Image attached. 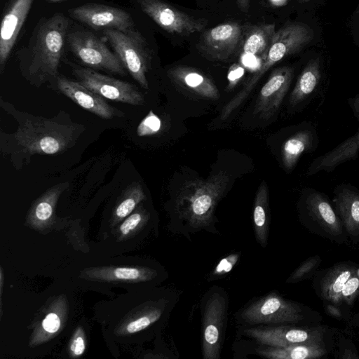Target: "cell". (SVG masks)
Segmentation results:
<instances>
[{
  "instance_id": "obj_11",
  "label": "cell",
  "mask_w": 359,
  "mask_h": 359,
  "mask_svg": "<svg viewBox=\"0 0 359 359\" xmlns=\"http://www.w3.org/2000/svg\"><path fill=\"white\" fill-rule=\"evenodd\" d=\"M250 324L294 323L302 318L300 307L285 300L276 293H271L257 300L241 313Z\"/></svg>"
},
{
  "instance_id": "obj_16",
  "label": "cell",
  "mask_w": 359,
  "mask_h": 359,
  "mask_svg": "<svg viewBox=\"0 0 359 359\" xmlns=\"http://www.w3.org/2000/svg\"><path fill=\"white\" fill-rule=\"evenodd\" d=\"M348 102L358 122L357 132L332 150L316 158L307 170L308 175L311 176L322 171L332 172L341 164L358 157L359 154V93L349 98Z\"/></svg>"
},
{
  "instance_id": "obj_15",
  "label": "cell",
  "mask_w": 359,
  "mask_h": 359,
  "mask_svg": "<svg viewBox=\"0 0 359 359\" xmlns=\"http://www.w3.org/2000/svg\"><path fill=\"white\" fill-rule=\"evenodd\" d=\"M245 333L261 344L282 347L298 344L320 343L323 330L321 327L279 326L250 328L245 330Z\"/></svg>"
},
{
  "instance_id": "obj_42",
  "label": "cell",
  "mask_w": 359,
  "mask_h": 359,
  "mask_svg": "<svg viewBox=\"0 0 359 359\" xmlns=\"http://www.w3.org/2000/svg\"><path fill=\"white\" fill-rule=\"evenodd\" d=\"M302 2H308V1H313V0H299Z\"/></svg>"
},
{
  "instance_id": "obj_1",
  "label": "cell",
  "mask_w": 359,
  "mask_h": 359,
  "mask_svg": "<svg viewBox=\"0 0 359 359\" xmlns=\"http://www.w3.org/2000/svg\"><path fill=\"white\" fill-rule=\"evenodd\" d=\"M69 27V19L61 13L39 20L27 45L16 53L20 72L30 83L40 86L58 76Z\"/></svg>"
},
{
  "instance_id": "obj_33",
  "label": "cell",
  "mask_w": 359,
  "mask_h": 359,
  "mask_svg": "<svg viewBox=\"0 0 359 359\" xmlns=\"http://www.w3.org/2000/svg\"><path fill=\"white\" fill-rule=\"evenodd\" d=\"M320 261V258L318 256L309 258L291 274L287 282L295 283L299 281L311 272L319 264Z\"/></svg>"
},
{
  "instance_id": "obj_3",
  "label": "cell",
  "mask_w": 359,
  "mask_h": 359,
  "mask_svg": "<svg viewBox=\"0 0 359 359\" xmlns=\"http://www.w3.org/2000/svg\"><path fill=\"white\" fill-rule=\"evenodd\" d=\"M313 36L311 28L299 22L287 24L276 32L259 69L246 81L242 89L223 107L219 119H227L246 100L259 80L270 68L286 56L299 52L312 41Z\"/></svg>"
},
{
  "instance_id": "obj_34",
  "label": "cell",
  "mask_w": 359,
  "mask_h": 359,
  "mask_svg": "<svg viewBox=\"0 0 359 359\" xmlns=\"http://www.w3.org/2000/svg\"><path fill=\"white\" fill-rule=\"evenodd\" d=\"M359 291V275L354 273L346 282L341 295V302L351 303Z\"/></svg>"
},
{
  "instance_id": "obj_26",
  "label": "cell",
  "mask_w": 359,
  "mask_h": 359,
  "mask_svg": "<svg viewBox=\"0 0 359 359\" xmlns=\"http://www.w3.org/2000/svg\"><path fill=\"white\" fill-rule=\"evenodd\" d=\"M258 353L273 359H313L325 354L320 343L298 344L286 346H270L260 349Z\"/></svg>"
},
{
  "instance_id": "obj_29",
  "label": "cell",
  "mask_w": 359,
  "mask_h": 359,
  "mask_svg": "<svg viewBox=\"0 0 359 359\" xmlns=\"http://www.w3.org/2000/svg\"><path fill=\"white\" fill-rule=\"evenodd\" d=\"M146 198L142 185L138 182L129 184L123 191L113 213V219L120 221L134 210L136 206Z\"/></svg>"
},
{
  "instance_id": "obj_20",
  "label": "cell",
  "mask_w": 359,
  "mask_h": 359,
  "mask_svg": "<svg viewBox=\"0 0 359 359\" xmlns=\"http://www.w3.org/2000/svg\"><path fill=\"white\" fill-rule=\"evenodd\" d=\"M332 201L348 233L358 236L359 191L350 184H340L334 190Z\"/></svg>"
},
{
  "instance_id": "obj_18",
  "label": "cell",
  "mask_w": 359,
  "mask_h": 359,
  "mask_svg": "<svg viewBox=\"0 0 359 359\" xmlns=\"http://www.w3.org/2000/svg\"><path fill=\"white\" fill-rule=\"evenodd\" d=\"M319 138L312 123L299 125L281 145V161L287 172L292 171L304 154L312 153L318 147Z\"/></svg>"
},
{
  "instance_id": "obj_32",
  "label": "cell",
  "mask_w": 359,
  "mask_h": 359,
  "mask_svg": "<svg viewBox=\"0 0 359 359\" xmlns=\"http://www.w3.org/2000/svg\"><path fill=\"white\" fill-rule=\"evenodd\" d=\"M148 218V215L144 210L139 208L134 213L128 215L119 227V231L122 236H126L134 231L138 226L143 224Z\"/></svg>"
},
{
  "instance_id": "obj_6",
  "label": "cell",
  "mask_w": 359,
  "mask_h": 359,
  "mask_svg": "<svg viewBox=\"0 0 359 359\" xmlns=\"http://www.w3.org/2000/svg\"><path fill=\"white\" fill-rule=\"evenodd\" d=\"M67 44L71 52L86 66L126 75V68L100 38L86 30L69 31Z\"/></svg>"
},
{
  "instance_id": "obj_10",
  "label": "cell",
  "mask_w": 359,
  "mask_h": 359,
  "mask_svg": "<svg viewBox=\"0 0 359 359\" xmlns=\"http://www.w3.org/2000/svg\"><path fill=\"white\" fill-rule=\"evenodd\" d=\"M70 17L95 29H113L129 33L136 30L127 11L100 4H86L68 11Z\"/></svg>"
},
{
  "instance_id": "obj_37",
  "label": "cell",
  "mask_w": 359,
  "mask_h": 359,
  "mask_svg": "<svg viewBox=\"0 0 359 359\" xmlns=\"http://www.w3.org/2000/svg\"><path fill=\"white\" fill-rule=\"evenodd\" d=\"M238 260V255H231L225 257L219 263L215 270V274L222 275L228 273Z\"/></svg>"
},
{
  "instance_id": "obj_36",
  "label": "cell",
  "mask_w": 359,
  "mask_h": 359,
  "mask_svg": "<svg viewBox=\"0 0 359 359\" xmlns=\"http://www.w3.org/2000/svg\"><path fill=\"white\" fill-rule=\"evenodd\" d=\"M60 326L61 318L57 313L54 311L48 313L41 323L43 331L48 334L56 333Z\"/></svg>"
},
{
  "instance_id": "obj_28",
  "label": "cell",
  "mask_w": 359,
  "mask_h": 359,
  "mask_svg": "<svg viewBox=\"0 0 359 359\" xmlns=\"http://www.w3.org/2000/svg\"><path fill=\"white\" fill-rule=\"evenodd\" d=\"M268 187L265 182H262L258 188L255 200L253 220L256 238L263 247L267 244L268 239Z\"/></svg>"
},
{
  "instance_id": "obj_21",
  "label": "cell",
  "mask_w": 359,
  "mask_h": 359,
  "mask_svg": "<svg viewBox=\"0 0 359 359\" xmlns=\"http://www.w3.org/2000/svg\"><path fill=\"white\" fill-rule=\"evenodd\" d=\"M178 86L207 99L217 100L219 93L214 83L200 71L190 67L176 66L168 71Z\"/></svg>"
},
{
  "instance_id": "obj_41",
  "label": "cell",
  "mask_w": 359,
  "mask_h": 359,
  "mask_svg": "<svg viewBox=\"0 0 359 359\" xmlns=\"http://www.w3.org/2000/svg\"><path fill=\"white\" fill-rule=\"evenodd\" d=\"M47 1H49L50 2H58V1H64V0H47Z\"/></svg>"
},
{
  "instance_id": "obj_39",
  "label": "cell",
  "mask_w": 359,
  "mask_h": 359,
  "mask_svg": "<svg viewBox=\"0 0 359 359\" xmlns=\"http://www.w3.org/2000/svg\"><path fill=\"white\" fill-rule=\"evenodd\" d=\"M238 7L243 12H247L249 9L250 0H237Z\"/></svg>"
},
{
  "instance_id": "obj_4",
  "label": "cell",
  "mask_w": 359,
  "mask_h": 359,
  "mask_svg": "<svg viewBox=\"0 0 359 359\" xmlns=\"http://www.w3.org/2000/svg\"><path fill=\"white\" fill-rule=\"evenodd\" d=\"M78 135V126L32 117L22 122L15 137L25 153L53 155L72 147Z\"/></svg>"
},
{
  "instance_id": "obj_25",
  "label": "cell",
  "mask_w": 359,
  "mask_h": 359,
  "mask_svg": "<svg viewBox=\"0 0 359 359\" xmlns=\"http://www.w3.org/2000/svg\"><path fill=\"white\" fill-rule=\"evenodd\" d=\"M67 182L60 183L48 189L33 204L29 213V221L36 226H43L53 217L60 195L68 188Z\"/></svg>"
},
{
  "instance_id": "obj_24",
  "label": "cell",
  "mask_w": 359,
  "mask_h": 359,
  "mask_svg": "<svg viewBox=\"0 0 359 359\" xmlns=\"http://www.w3.org/2000/svg\"><path fill=\"white\" fill-rule=\"evenodd\" d=\"M85 276L102 281H145L152 279L156 273L147 268L129 266H109L86 271Z\"/></svg>"
},
{
  "instance_id": "obj_35",
  "label": "cell",
  "mask_w": 359,
  "mask_h": 359,
  "mask_svg": "<svg viewBox=\"0 0 359 359\" xmlns=\"http://www.w3.org/2000/svg\"><path fill=\"white\" fill-rule=\"evenodd\" d=\"M86 349V341L83 332L79 327L74 333L70 344L69 351L72 356L78 357L82 355Z\"/></svg>"
},
{
  "instance_id": "obj_23",
  "label": "cell",
  "mask_w": 359,
  "mask_h": 359,
  "mask_svg": "<svg viewBox=\"0 0 359 359\" xmlns=\"http://www.w3.org/2000/svg\"><path fill=\"white\" fill-rule=\"evenodd\" d=\"M276 33L274 24L247 25L241 46L243 54L264 59Z\"/></svg>"
},
{
  "instance_id": "obj_8",
  "label": "cell",
  "mask_w": 359,
  "mask_h": 359,
  "mask_svg": "<svg viewBox=\"0 0 359 359\" xmlns=\"http://www.w3.org/2000/svg\"><path fill=\"white\" fill-rule=\"evenodd\" d=\"M246 26L226 22L205 31L198 44L199 50L210 60H227L241 49Z\"/></svg>"
},
{
  "instance_id": "obj_13",
  "label": "cell",
  "mask_w": 359,
  "mask_h": 359,
  "mask_svg": "<svg viewBox=\"0 0 359 359\" xmlns=\"http://www.w3.org/2000/svg\"><path fill=\"white\" fill-rule=\"evenodd\" d=\"M34 0H8L3 10L0 27V73L7 60Z\"/></svg>"
},
{
  "instance_id": "obj_19",
  "label": "cell",
  "mask_w": 359,
  "mask_h": 359,
  "mask_svg": "<svg viewBox=\"0 0 359 359\" xmlns=\"http://www.w3.org/2000/svg\"><path fill=\"white\" fill-rule=\"evenodd\" d=\"M302 205L309 216L332 236H340L342 226L327 196L313 188L304 190Z\"/></svg>"
},
{
  "instance_id": "obj_14",
  "label": "cell",
  "mask_w": 359,
  "mask_h": 359,
  "mask_svg": "<svg viewBox=\"0 0 359 359\" xmlns=\"http://www.w3.org/2000/svg\"><path fill=\"white\" fill-rule=\"evenodd\" d=\"M226 299L219 292L210 296L203 314V356L204 359L219 358L226 313Z\"/></svg>"
},
{
  "instance_id": "obj_22",
  "label": "cell",
  "mask_w": 359,
  "mask_h": 359,
  "mask_svg": "<svg viewBox=\"0 0 359 359\" xmlns=\"http://www.w3.org/2000/svg\"><path fill=\"white\" fill-rule=\"evenodd\" d=\"M321 76L320 59H311L302 71L290 93V107L295 108L302 106L312 97L320 84Z\"/></svg>"
},
{
  "instance_id": "obj_12",
  "label": "cell",
  "mask_w": 359,
  "mask_h": 359,
  "mask_svg": "<svg viewBox=\"0 0 359 359\" xmlns=\"http://www.w3.org/2000/svg\"><path fill=\"white\" fill-rule=\"evenodd\" d=\"M293 76L292 67L284 66L274 69L259 91L253 115L264 120L273 117L287 93Z\"/></svg>"
},
{
  "instance_id": "obj_27",
  "label": "cell",
  "mask_w": 359,
  "mask_h": 359,
  "mask_svg": "<svg viewBox=\"0 0 359 359\" xmlns=\"http://www.w3.org/2000/svg\"><path fill=\"white\" fill-rule=\"evenodd\" d=\"M355 273L353 267L345 264H340L331 269L321 281L322 297L335 304L340 303V295L344 285Z\"/></svg>"
},
{
  "instance_id": "obj_5",
  "label": "cell",
  "mask_w": 359,
  "mask_h": 359,
  "mask_svg": "<svg viewBox=\"0 0 359 359\" xmlns=\"http://www.w3.org/2000/svg\"><path fill=\"white\" fill-rule=\"evenodd\" d=\"M103 34L131 76L148 89L146 74L151 67V55L142 34L137 29L125 33L113 29H104Z\"/></svg>"
},
{
  "instance_id": "obj_43",
  "label": "cell",
  "mask_w": 359,
  "mask_h": 359,
  "mask_svg": "<svg viewBox=\"0 0 359 359\" xmlns=\"http://www.w3.org/2000/svg\"><path fill=\"white\" fill-rule=\"evenodd\" d=\"M358 14H359V10H358Z\"/></svg>"
},
{
  "instance_id": "obj_40",
  "label": "cell",
  "mask_w": 359,
  "mask_h": 359,
  "mask_svg": "<svg viewBox=\"0 0 359 359\" xmlns=\"http://www.w3.org/2000/svg\"><path fill=\"white\" fill-rule=\"evenodd\" d=\"M327 310L329 313H331L332 315H334L336 316H340L339 311L336 308L333 307L331 305L327 306Z\"/></svg>"
},
{
  "instance_id": "obj_31",
  "label": "cell",
  "mask_w": 359,
  "mask_h": 359,
  "mask_svg": "<svg viewBox=\"0 0 359 359\" xmlns=\"http://www.w3.org/2000/svg\"><path fill=\"white\" fill-rule=\"evenodd\" d=\"M161 128V119L151 110L138 125L137 134L140 137L151 135L157 133Z\"/></svg>"
},
{
  "instance_id": "obj_9",
  "label": "cell",
  "mask_w": 359,
  "mask_h": 359,
  "mask_svg": "<svg viewBox=\"0 0 359 359\" xmlns=\"http://www.w3.org/2000/svg\"><path fill=\"white\" fill-rule=\"evenodd\" d=\"M142 11L170 34L188 36L203 29L208 21L195 18L163 0H137Z\"/></svg>"
},
{
  "instance_id": "obj_7",
  "label": "cell",
  "mask_w": 359,
  "mask_h": 359,
  "mask_svg": "<svg viewBox=\"0 0 359 359\" xmlns=\"http://www.w3.org/2000/svg\"><path fill=\"white\" fill-rule=\"evenodd\" d=\"M71 65L78 82L104 98L132 105L144 104L143 95L133 84L102 74L90 68Z\"/></svg>"
},
{
  "instance_id": "obj_38",
  "label": "cell",
  "mask_w": 359,
  "mask_h": 359,
  "mask_svg": "<svg viewBox=\"0 0 359 359\" xmlns=\"http://www.w3.org/2000/svg\"><path fill=\"white\" fill-rule=\"evenodd\" d=\"M245 74L244 68L238 64L233 65L228 73L229 88H233Z\"/></svg>"
},
{
  "instance_id": "obj_30",
  "label": "cell",
  "mask_w": 359,
  "mask_h": 359,
  "mask_svg": "<svg viewBox=\"0 0 359 359\" xmlns=\"http://www.w3.org/2000/svg\"><path fill=\"white\" fill-rule=\"evenodd\" d=\"M161 315L159 309L148 311L126 323L124 331L128 334L141 331L158 320Z\"/></svg>"
},
{
  "instance_id": "obj_17",
  "label": "cell",
  "mask_w": 359,
  "mask_h": 359,
  "mask_svg": "<svg viewBox=\"0 0 359 359\" xmlns=\"http://www.w3.org/2000/svg\"><path fill=\"white\" fill-rule=\"evenodd\" d=\"M55 80L58 90L84 109L105 119L112 118L114 116H124L121 111L110 106L103 97L79 82L59 75Z\"/></svg>"
},
{
  "instance_id": "obj_2",
  "label": "cell",
  "mask_w": 359,
  "mask_h": 359,
  "mask_svg": "<svg viewBox=\"0 0 359 359\" xmlns=\"http://www.w3.org/2000/svg\"><path fill=\"white\" fill-rule=\"evenodd\" d=\"M229 182V174L219 171L205 180L185 183L175 201L177 215L194 229L209 226Z\"/></svg>"
}]
</instances>
